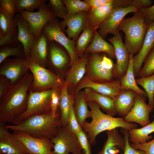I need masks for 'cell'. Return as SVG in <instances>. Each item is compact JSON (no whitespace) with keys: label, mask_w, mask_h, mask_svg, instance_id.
I'll use <instances>...</instances> for the list:
<instances>
[{"label":"cell","mask_w":154,"mask_h":154,"mask_svg":"<svg viewBox=\"0 0 154 154\" xmlns=\"http://www.w3.org/2000/svg\"><path fill=\"white\" fill-rule=\"evenodd\" d=\"M33 80V74L29 72L20 81L11 85L6 94L0 99V123H12L17 116L25 111Z\"/></svg>","instance_id":"obj_1"},{"label":"cell","mask_w":154,"mask_h":154,"mask_svg":"<svg viewBox=\"0 0 154 154\" xmlns=\"http://www.w3.org/2000/svg\"><path fill=\"white\" fill-rule=\"evenodd\" d=\"M9 129L27 133L40 139L51 140L62 126L61 116H53L50 112L33 115L17 125H6Z\"/></svg>","instance_id":"obj_2"},{"label":"cell","mask_w":154,"mask_h":154,"mask_svg":"<svg viewBox=\"0 0 154 154\" xmlns=\"http://www.w3.org/2000/svg\"><path fill=\"white\" fill-rule=\"evenodd\" d=\"M87 102L92 113V120L90 122L86 121L82 127L86 133L91 144L95 145L97 136L104 131L118 127L128 130L137 128L136 124L127 122L123 117H115L105 114L96 103L90 101Z\"/></svg>","instance_id":"obj_3"},{"label":"cell","mask_w":154,"mask_h":154,"mask_svg":"<svg viewBox=\"0 0 154 154\" xmlns=\"http://www.w3.org/2000/svg\"><path fill=\"white\" fill-rule=\"evenodd\" d=\"M143 14L139 11L130 17L124 19L119 27L125 34L124 43L128 52L133 55L140 50L148 27Z\"/></svg>","instance_id":"obj_4"},{"label":"cell","mask_w":154,"mask_h":154,"mask_svg":"<svg viewBox=\"0 0 154 154\" xmlns=\"http://www.w3.org/2000/svg\"><path fill=\"white\" fill-rule=\"evenodd\" d=\"M87 54L85 76L92 81L103 83L113 80L115 76V64L104 53Z\"/></svg>","instance_id":"obj_5"},{"label":"cell","mask_w":154,"mask_h":154,"mask_svg":"<svg viewBox=\"0 0 154 154\" xmlns=\"http://www.w3.org/2000/svg\"><path fill=\"white\" fill-rule=\"evenodd\" d=\"M25 64L33 77L29 90L42 92L60 88L63 85L64 80L49 69L39 65L29 58L26 59Z\"/></svg>","instance_id":"obj_6"},{"label":"cell","mask_w":154,"mask_h":154,"mask_svg":"<svg viewBox=\"0 0 154 154\" xmlns=\"http://www.w3.org/2000/svg\"><path fill=\"white\" fill-rule=\"evenodd\" d=\"M53 89L41 92L29 90L27 106L25 111L17 116L12 125H17L34 115L51 112V98Z\"/></svg>","instance_id":"obj_7"},{"label":"cell","mask_w":154,"mask_h":154,"mask_svg":"<svg viewBox=\"0 0 154 154\" xmlns=\"http://www.w3.org/2000/svg\"><path fill=\"white\" fill-rule=\"evenodd\" d=\"M48 41L47 67L62 79L66 69L70 66V56L62 45L54 40Z\"/></svg>","instance_id":"obj_8"},{"label":"cell","mask_w":154,"mask_h":154,"mask_svg":"<svg viewBox=\"0 0 154 154\" xmlns=\"http://www.w3.org/2000/svg\"><path fill=\"white\" fill-rule=\"evenodd\" d=\"M51 141L54 154H84L77 135L70 132L67 126L61 127Z\"/></svg>","instance_id":"obj_9"},{"label":"cell","mask_w":154,"mask_h":154,"mask_svg":"<svg viewBox=\"0 0 154 154\" xmlns=\"http://www.w3.org/2000/svg\"><path fill=\"white\" fill-rule=\"evenodd\" d=\"M48 40H54L64 47L68 52L71 59L70 66L79 58L76 50L75 42L66 35L60 22L56 19L48 22L42 31Z\"/></svg>","instance_id":"obj_10"},{"label":"cell","mask_w":154,"mask_h":154,"mask_svg":"<svg viewBox=\"0 0 154 154\" xmlns=\"http://www.w3.org/2000/svg\"><path fill=\"white\" fill-rule=\"evenodd\" d=\"M38 9L37 12L22 10L19 12L27 22L31 32L36 38L41 34L42 29L47 23L56 18L48 4L43 3Z\"/></svg>","instance_id":"obj_11"},{"label":"cell","mask_w":154,"mask_h":154,"mask_svg":"<svg viewBox=\"0 0 154 154\" xmlns=\"http://www.w3.org/2000/svg\"><path fill=\"white\" fill-rule=\"evenodd\" d=\"M137 11L131 6L114 8L100 25L98 33L105 40L108 34L118 35L120 33L119 26L125 16L129 13H135Z\"/></svg>","instance_id":"obj_12"},{"label":"cell","mask_w":154,"mask_h":154,"mask_svg":"<svg viewBox=\"0 0 154 154\" xmlns=\"http://www.w3.org/2000/svg\"><path fill=\"white\" fill-rule=\"evenodd\" d=\"M131 0H111L100 7L91 9L87 12V26L95 30L114 8L130 6Z\"/></svg>","instance_id":"obj_13"},{"label":"cell","mask_w":154,"mask_h":154,"mask_svg":"<svg viewBox=\"0 0 154 154\" xmlns=\"http://www.w3.org/2000/svg\"><path fill=\"white\" fill-rule=\"evenodd\" d=\"M75 94L84 88H90L97 92L114 100L123 90L120 80H114L108 82L99 83L93 82L84 76L74 88Z\"/></svg>","instance_id":"obj_14"},{"label":"cell","mask_w":154,"mask_h":154,"mask_svg":"<svg viewBox=\"0 0 154 154\" xmlns=\"http://www.w3.org/2000/svg\"><path fill=\"white\" fill-rule=\"evenodd\" d=\"M26 60L21 57L6 58L0 64V75L6 77L12 84L19 82L29 72L25 64Z\"/></svg>","instance_id":"obj_15"},{"label":"cell","mask_w":154,"mask_h":154,"mask_svg":"<svg viewBox=\"0 0 154 154\" xmlns=\"http://www.w3.org/2000/svg\"><path fill=\"white\" fill-rule=\"evenodd\" d=\"M147 97L137 94L132 109L124 118L129 123H135L143 127L151 122L149 116L154 108L146 103Z\"/></svg>","instance_id":"obj_16"},{"label":"cell","mask_w":154,"mask_h":154,"mask_svg":"<svg viewBox=\"0 0 154 154\" xmlns=\"http://www.w3.org/2000/svg\"><path fill=\"white\" fill-rule=\"evenodd\" d=\"M23 144L30 154H54L51 140L33 137L27 133L14 131L13 133Z\"/></svg>","instance_id":"obj_17"},{"label":"cell","mask_w":154,"mask_h":154,"mask_svg":"<svg viewBox=\"0 0 154 154\" xmlns=\"http://www.w3.org/2000/svg\"><path fill=\"white\" fill-rule=\"evenodd\" d=\"M108 41L114 48L116 61L115 64V76L116 80H120L125 74L128 66L129 53L123 43L120 33L109 38Z\"/></svg>","instance_id":"obj_18"},{"label":"cell","mask_w":154,"mask_h":154,"mask_svg":"<svg viewBox=\"0 0 154 154\" xmlns=\"http://www.w3.org/2000/svg\"><path fill=\"white\" fill-rule=\"evenodd\" d=\"M0 154H29L23 144L9 132L5 125L0 123Z\"/></svg>","instance_id":"obj_19"},{"label":"cell","mask_w":154,"mask_h":154,"mask_svg":"<svg viewBox=\"0 0 154 154\" xmlns=\"http://www.w3.org/2000/svg\"><path fill=\"white\" fill-rule=\"evenodd\" d=\"M88 12H83L68 16L65 20L60 22L61 27L66 32L67 37L76 41L81 32L87 26Z\"/></svg>","instance_id":"obj_20"},{"label":"cell","mask_w":154,"mask_h":154,"mask_svg":"<svg viewBox=\"0 0 154 154\" xmlns=\"http://www.w3.org/2000/svg\"><path fill=\"white\" fill-rule=\"evenodd\" d=\"M154 45V22L149 25L141 47L137 54L133 57V67L135 77H138L142 64Z\"/></svg>","instance_id":"obj_21"},{"label":"cell","mask_w":154,"mask_h":154,"mask_svg":"<svg viewBox=\"0 0 154 154\" xmlns=\"http://www.w3.org/2000/svg\"><path fill=\"white\" fill-rule=\"evenodd\" d=\"M48 41L46 35L42 33L31 46L29 58L39 65L47 67Z\"/></svg>","instance_id":"obj_22"},{"label":"cell","mask_w":154,"mask_h":154,"mask_svg":"<svg viewBox=\"0 0 154 154\" xmlns=\"http://www.w3.org/2000/svg\"><path fill=\"white\" fill-rule=\"evenodd\" d=\"M18 28V38L23 45L25 57L29 58L30 48L36 39L31 32L27 21L19 13H16L14 18Z\"/></svg>","instance_id":"obj_23"},{"label":"cell","mask_w":154,"mask_h":154,"mask_svg":"<svg viewBox=\"0 0 154 154\" xmlns=\"http://www.w3.org/2000/svg\"><path fill=\"white\" fill-rule=\"evenodd\" d=\"M107 138L102 149L97 154H118L124 151L125 145L124 137L117 128L106 131Z\"/></svg>","instance_id":"obj_24"},{"label":"cell","mask_w":154,"mask_h":154,"mask_svg":"<svg viewBox=\"0 0 154 154\" xmlns=\"http://www.w3.org/2000/svg\"><path fill=\"white\" fill-rule=\"evenodd\" d=\"M87 54L75 61L65 75V83L72 85L75 87L84 77L86 74L87 63Z\"/></svg>","instance_id":"obj_25"},{"label":"cell","mask_w":154,"mask_h":154,"mask_svg":"<svg viewBox=\"0 0 154 154\" xmlns=\"http://www.w3.org/2000/svg\"><path fill=\"white\" fill-rule=\"evenodd\" d=\"M84 91L87 102L96 103L108 115L113 116L117 114L114 100L108 96L98 93L90 88H85Z\"/></svg>","instance_id":"obj_26"},{"label":"cell","mask_w":154,"mask_h":154,"mask_svg":"<svg viewBox=\"0 0 154 154\" xmlns=\"http://www.w3.org/2000/svg\"><path fill=\"white\" fill-rule=\"evenodd\" d=\"M137 94L132 90H123L116 96L114 100L117 114L122 117L128 114L134 105Z\"/></svg>","instance_id":"obj_27"},{"label":"cell","mask_w":154,"mask_h":154,"mask_svg":"<svg viewBox=\"0 0 154 154\" xmlns=\"http://www.w3.org/2000/svg\"><path fill=\"white\" fill-rule=\"evenodd\" d=\"M104 53L111 59H115L114 48L113 45L107 41L96 30L93 39L84 54Z\"/></svg>","instance_id":"obj_28"},{"label":"cell","mask_w":154,"mask_h":154,"mask_svg":"<svg viewBox=\"0 0 154 154\" xmlns=\"http://www.w3.org/2000/svg\"><path fill=\"white\" fill-rule=\"evenodd\" d=\"M133 55L129 53L128 68L125 74L120 79L121 86L123 90H132L138 94L147 97L146 92L139 87L135 79L133 67Z\"/></svg>","instance_id":"obj_29"},{"label":"cell","mask_w":154,"mask_h":154,"mask_svg":"<svg viewBox=\"0 0 154 154\" xmlns=\"http://www.w3.org/2000/svg\"><path fill=\"white\" fill-rule=\"evenodd\" d=\"M74 97V112L78 123L82 127L87 118L91 117L92 113L88 109L84 91H80L75 94Z\"/></svg>","instance_id":"obj_30"},{"label":"cell","mask_w":154,"mask_h":154,"mask_svg":"<svg viewBox=\"0 0 154 154\" xmlns=\"http://www.w3.org/2000/svg\"><path fill=\"white\" fill-rule=\"evenodd\" d=\"M153 119L149 124L142 127L134 128L129 130V142L134 144H143L152 138L149 135L154 132V115Z\"/></svg>","instance_id":"obj_31"},{"label":"cell","mask_w":154,"mask_h":154,"mask_svg":"<svg viewBox=\"0 0 154 154\" xmlns=\"http://www.w3.org/2000/svg\"><path fill=\"white\" fill-rule=\"evenodd\" d=\"M69 84L64 82L61 87L59 107L60 111L62 127L67 125L68 118L70 110L72 95L68 92Z\"/></svg>","instance_id":"obj_32"},{"label":"cell","mask_w":154,"mask_h":154,"mask_svg":"<svg viewBox=\"0 0 154 154\" xmlns=\"http://www.w3.org/2000/svg\"><path fill=\"white\" fill-rule=\"evenodd\" d=\"M96 31L86 26L75 42L76 50L79 58L84 54L93 39Z\"/></svg>","instance_id":"obj_33"},{"label":"cell","mask_w":154,"mask_h":154,"mask_svg":"<svg viewBox=\"0 0 154 154\" xmlns=\"http://www.w3.org/2000/svg\"><path fill=\"white\" fill-rule=\"evenodd\" d=\"M11 56L25 58L24 47L21 42L16 45L5 44L0 46V64L5 59Z\"/></svg>","instance_id":"obj_34"},{"label":"cell","mask_w":154,"mask_h":154,"mask_svg":"<svg viewBox=\"0 0 154 154\" xmlns=\"http://www.w3.org/2000/svg\"><path fill=\"white\" fill-rule=\"evenodd\" d=\"M137 85L144 90L148 99V104L154 107V74L148 77L136 79Z\"/></svg>","instance_id":"obj_35"},{"label":"cell","mask_w":154,"mask_h":154,"mask_svg":"<svg viewBox=\"0 0 154 154\" xmlns=\"http://www.w3.org/2000/svg\"><path fill=\"white\" fill-rule=\"evenodd\" d=\"M17 29L14 19L10 17L0 9V35L6 36Z\"/></svg>","instance_id":"obj_36"},{"label":"cell","mask_w":154,"mask_h":154,"mask_svg":"<svg viewBox=\"0 0 154 154\" xmlns=\"http://www.w3.org/2000/svg\"><path fill=\"white\" fill-rule=\"evenodd\" d=\"M66 8L68 15L83 12H88L91 7L84 0H63Z\"/></svg>","instance_id":"obj_37"},{"label":"cell","mask_w":154,"mask_h":154,"mask_svg":"<svg viewBox=\"0 0 154 154\" xmlns=\"http://www.w3.org/2000/svg\"><path fill=\"white\" fill-rule=\"evenodd\" d=\"M50 10L56 17L65 19L68 16L63 0H49L48 4Z\"/></svg>","instance_id":"obj_38"},{"label":"cell","mask_w":154,"mask_h":154,"mask_svg":"<svg viewBox=\"0 0 154 154\" xmlns=\"http://www.w3.org/2000/svg\"><path fill=\"white\" fill-rule=\"evenodd\" d=\"M74 98L72 96L70 101L67 126L70 132L76 135L82 127L78 123L77 119L74 112Z\"/></svg>","instance_id":"obj_39"},{"label":"cell","mask_w":154,"mask_h":154,"mask_svg":"<svg viewBox=\"0 0 154 154\" xmlns=\"http://www.w3.org/2000/svg\"><path fill=\"white\" fill-rule=\"evenodd\" d=\"M46 0H17L16 4V13L22 10L33 12L34 10L42 4L45 3Z\"/></svg>","instance_id":"obj_40"},{"label":"cell","mask_w":154,"mask_h":154,"mask_svg":"<svg viewBox=\"0 0 154 154\" xmlns=\"http://www.w3.org/2000/svg\"><path fill=\"white\" fill-rule=\"evenodd\" d=\"M144 62L143 66L140 71L138 78L147 77L154 74V51H150Z\"/></svg>","instance_id":"obj_41"},{"label":"cell","mask_w":154,"mask_h":154,"mask_svg":"<svg viewBox=\"0 0 154 154\" xmlns=\"http://www.w3.org/2000/svg\"><path fill=\"white\" fill-rule=\"evenodd\" d=\"M17 0H0V9L10 17L14 18L16 14Z\"/></svg>","instance_id":"obj_42"},{"label":"cell","mask_w":154,"mask_h":154,"mask_svg":"<svg viewBox=\"0 0 154 154\" xmlns=\"http://www.w3.org/2000/svg\"><path fill=\"white\" fill-rule=\"evenodd\" d=\"M76 135L84 154H92L91 144L86 133L82 128Z\"/></svg>","instance_id":"obj_43"},{"label":"cell","mask_w":154,"mask_h":154,"mask_svg":"<svg viewBox=\"0 0 154 154\" xmlns=\"http://www.w3.org/2000/svg\"><path fill=\"white\" fill-rule=\"evenodd\" d=\"M61 91V87L53 89L51 95L50 113L53 116H55L58 114L57 110L59 107Z\"/></svg>","instance_id":"obj_44"},{"label":"cell","mask_w":154,"mask_h":154,"mask_svg":"<svg viewBox=\"0 0 154 154\" xmlns=\"http://www.w3.org/2000/svg\"><path fill=\"white\" fill-rule=\"evenodd\" d=\"M121 131L124 135L125 141V149L123 154H145L143 151L135 149L131 146L129 140V130L121 128Z\"/></svg>","instance_id":"obj_45"},{"label":"cell","mask_w":154,"mask_h":154,"mask_svg":"<svg viewBox=\"0 0 154 154\" xmlns=\"http://www.w3.org/2000/svg\"><path fill=\"white\" fill-rule=\"evenodd\" d=\"M19 42L18 38V29L6 36L0 35V46L5 44L16 45Z\"/></svg>","instance_id":"obj_46"},{"label":"cell","mask_w":154,"mask_h":154,"mask_svg":"<svg viewBox=\"0 0 154 154\" xmlns=\"http://www.w3.org/2000/svg\"><path fill=\"white\" fill-rule=\"evenodd\" d=\"M130 144L133 148L143 151L145 154H154V138L144 143L134 144L131 143Z\"/></svg>","instance_id":"obj_47"},{"label":"cell","mask_w":154,"mask_h":154,"mask_svg":"<svg viewBox=\"0 0 154 154\" xmlns=\"http://www.w3.org/2000/svg\"><path fill=\"white\" fill-rule=\"evenodd\" d=\"M138 11L143 14L147 25H149L154 22V4L149 7L142 8Z\"/></svg>","instance_id":"obj_48"},{"label":"cell","mask_w":154,"mask_h":154,"mask_svg":"<svg viewBox=\"0 0 154 154\" xmlns=\"http://www.w3.org/2000/svg\"><path fill=\"white\" fill-rule=\"evenodd\" d=\"M11 84L9 79L4 76L0 75V99L6 94Z\"/></svg>","instance_id":"obj_49"},{"label":"cell","mask_w":154,"mask_h":154,"mask_svg":"<svg viewBox=\"0 0 154 154\" xmlns=\"http://www.w3.org/2000/svg\"><path fill=\"white\" fill-rule=\"evenodd\" d=\"M153 2L151 0H131L130 6L135 7L138 11L142 8L150 7Z\"/></svg>","instance_id":"obj_50"},{"label":"cell","mask_w":154,"mask_h":154,"mask_svg":"<svg viewBox=\"0 0 154 154\" xmlns=\"http://www.w3.org/2000/svg\"><path fill=\"white\" fill-rule=\"evenodd\" d=\"M111 0H85L92 8L98 7L107 4Z\"/></svg>","instance_id":"obj_51"},{"label":"cell","mask_w":154,"mask_h":154,"mask_svg":"<svg viewBox=\"0 0 154 154\" xmlns=\"http://www.w3.org/2000/svg\"><path fill=\"white\" fill-rule=\"evenodd\" d=\"M151 50L154 51V45Z\"/></svg>","instance_id":"obj_52"},{"label":"cell","mask_w":154,"mask_h":154,"mask_svg":"<svg viewBox=\"0 0 154 154\" xmlns=\"http://www.w3.org/2000/svg\"></svg>","instance_id":"obj_53"}]
</instances>
